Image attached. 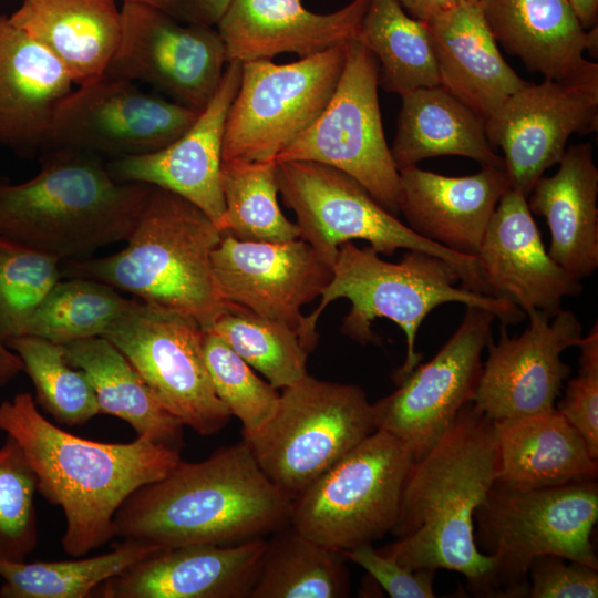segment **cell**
Returning a JSON list of instances; mask_svg holds the SVG:
<instances>
[{
	"instance_id": "ac0fdd59",
	"label": "cell",
	"mask_w": 598,
	"mask_h": 598,
	"mask_svg": "<svg viewBox=\"0 0 598 598\" xmlns=\"http://www.w3.org/2000/svg\"><path fill=\"white\" fill-rule=\"evenodd\" d=\"M529 324L516 338L501 327L499 340L489 339L473 404L491 420L550 412L571 368L561 353L577 347L582 326L577 316L560 309L554 317L534 310Z\"/></svg>"
},
{
	"instance_id": "2e32d148",
	"label": "cell",
	"mask_w": 598,
	"mask_h": 598,
	"mask_svg": "<svg viewBox=\"0 0 598 598\" xmlns=\"http://www.w3.org/2000/svg\"><path fill=\"white\" fill-rule=\"evenodd\" d=\"M496 317L468 306L450 339L427 362L419 363L398 389L372 403L377 430L399 439L413 460L424 455L473 402L482 373V353Z\"/></svg>"
},
{
	"instance_id": "603a6c76",
	"label": "cell",
	"mask_w": 598,
	"mask_h": 598,
	"mask_svg": "<svg viewBox=\"0 0 598 598\" xmlns=\"http://www.w3.org/2000/svg\"><path fill=\"white\" fill-rule=\"evenodd\" d=\"M369 0H352L330 13L308 10L302 0H231L216 24L228 62L299 59L344 44L359 35Z\"/></svg>"
},
{
	"instance_id": "7c38bea8",
	"label": "cell",
	"mask_w": 598,
	"mask_h": 598,
	"mask_svg": "<svg viewBox=\"0 0 598 598\" xmlns=\"http://www.w3.org/2000/svg\"><path fill=\"white\" fill-rule=\"evenodd\" d=\"M347 43L286 64L241 63L225 124L223 161H274L329 102L344 65Z\"/></svg>"
},
{
	"instance_id": "484cf974",
	"label": "cell",
	"mask_w": 598,
	"mask_h": 598,
	"mask_svg": "<svg viewBox=\"0 0 598 598\" xmlns=\"http://www.w3.org/2000/svg\"><path fill=\"white\" fill-rule=\"evenodd\" d=\"M440 85L484 121L529 82L503 58L480 1L426 21Z\"/></svg>"
},
{
	"instance_id": "f35d334b",
	"label": "cell",
	"mask_w": 598,
	"mask_h": 598,
	"mask_svg": "<svg viewBox=\"0 0 598 598\" xmlns=\"http://www.w3.org/2000/svg\"><path fill=\"white\" fill-rule=\"evenodd\" d=\"M6 344L21 359L35 389V403L55 421L80 426L101 414L92 384L68 362L62 344L34 336L12 338Z\"/></svg>"
},
{
	"instance_id": "cb8c5ba5",
	"label": "cell",
	"mask_w": 598,
	"mask_h": 598,
	"mask_svg": "<svg viewBox=\"0 0 598 598\" xmlns=\"http://www.w3.org/2000/svg\"><path fill=\"white\" fill-rule=\"evenodd\" d=\"M399 173V212L408 227L448 250L475 257L509 188L505 169L482 166L472 175L445 176L411 166Z\"/></svg>"
},
{
	"instance_id": "1f68e13d",
	"label": "cell",
	"mask_w": 598,
	"mask_h": 598,
	"mask_svg": "<svg viewBox=\"0 0 598 598\" xmlns=\"http://www.w3.org/2000/svg\"><path fill=\"white\" fill-rule=\"evenodd\" d=\"M62 346L68 362L87 377L102 414L124 420L138 436L181 451L184 425L163 408L136 369L110 340L93 337Z\"/></svg>"
},
{
	"instance_id": "ba28073f",
	"label": "cell",
	"mask_w": 598,
	"mask_h": 598,
	"mask_svg": "<svg viewBox=\"0 0 598 598\" xmlns=\"http://www.w3.org/2000/svg\"><path fill=\"white\" fill-rule=\"evenodd\" d=\"M276 176L283 204L296 215L300 238L331 268L341 244L361 239L383 255L406 249L440 257L457 270L464 289L489 295L476 257L415 234L346 173L315 162L292 161L277 163Z\"/></svg>"
},
{
	"instance_id": "ffe728a7",
	"label": "cell",
	"mask_w": 598,
	"mask_h": 598,
	"mask_svg": "<svg viewBox=\"0 0 598 598\" xmlns=\"http://www.w3.org/2000/svg\"><path fill=\"white\" fill-rule=\"evenodd\" d=\"M240 73L241 63L228 62L215 94L179 137L158 151L106 162L112 177L175 193L218 227L225 213L220 174L225 124Z\"/></svg>"
},
{
	"instance_id": "e575fe53",
	"label": "cell",
	"mask_w": 598,
	"mask_h": 598,
	"mask_svg": "<svg viewBox=\"0 0 598 598\" xmlns=\"http://www.w3.org/2000/svg\"><path fill=\"white\" fill-rule=\"evenodd\" d=\"M162 550L153 545L122 542L114 550L63 561L0 560V598H86L106 579Z\"/></svg>"
},
{
	"instance_id": "4dcf8cb0",
	"label": "cell",
	"mask_w": 598,
	"mask_h": 598,
	"mask_svg": "<svg viewBox=\"0 0 598 598\" xmlns=\"http://www.w3.org/2000/svg\"><path fill=\"white\" fill-rule=\"evenodd\" d=\"M401 100L390 147L399 171L446 155L504 168L503 157L487 140L485 121L442 85L416 89Z\"/></svg>"
},
{
	"instance_id": "7a4b0ae2",
	"label": "cell",
	"mask_w": 598,
	"mask_h": 598,
	"mask_svg": "<svg viewBox=\"0 0 598 598\" xmlns=\"http://www.w3.org/2000/svg\"><path fill=\"white\" fill-rule=\"evenodd\" d=\"M0 430L24 453L37 476V492L62 508V548L75 558L113 539V519L123 502L165 477L181 461V451L147 436L104 443L65 432L39 412L28 392L0 403Z\"/></svg>"
},
{
	"instance_id": "5b68a950",
	"label": "cell",
	"mask_w": 598,
	"mask_h": 598,
	"mask_svg": "<svg viewBox=\"0 0 598 598\" xmlns=\"http://www.w3.org/2000/svg\"><path fill=\"white\" fill-rule=\"evenodd\" d=\"M223 235L194 204L151 186L126 246L106 257L63 260L61 277L104 282L208 329L234 305L219 296L212 274Z\"/></svg>"
},
{
	"instance_id": "b9f144b4",
	"label": "cell",
	"mask_w": 598,
	"mask_h": 598,
	"mask_svg": "<svg viewBox=\"0 0 598 598\" xmlns=\"http://www.w3.org/2000/svg\"><path fill=\"white\" fill-rule=\"evenodd\" d=\"M37 476L18 443L0 447V560L24 561L38 543Z\"/></svg>"
},
{
	"instance_id": "d590c367",
	"label": "cell",
	"mask_w": 598,
	"mask_h": 598,
	"mask_svg": "<svg viewBox=\"0 0 598 598\" xmlns=\"http://www.w3.org/2000/svg\"><path fill=\"white\" fill-rule=\"evenodd\" d=\"M276 171L274 161L221 162L225 213L218 228L223 234L246 241L281 243L300 238L297 224L279 206Z\"/></svg>"
},
{
	"instance_id": "5bb4252c",
	"label": "cell",
	"mask_w": 598,
	"mask_h": 598,
	"mask_svg": "<svg viewBox=\"0 0 598 598\" xmlns=\"http://www.w3.org/2000/svg\"><path fill=\"white\" fill-rule=\"evenodd\" d=\"M199 113L104 74L61 100L43 151H75L105 162L138 156L174 142Z\"/></svg>"
},
{
	"instance_id": "8992f818",
	"label": "cell",
	"mask_w": 598,
	"mask_h": 598,
	"mask_svg": "<svg viewBox=\"0 0 598 598\" xmlns=\"http://www.w3.org/2000/svg\"><path fill=\"white\" fill-rule=\"evenodd\" d=\"M372 247L340 245L332 277L316 310L305 316L300 341L310 353L318 344L317 322L328 305L340 298L351 302L341 324L342 332L361 344L379 343L372 323L385 318L404 332L406 354L394 372L399 384L421 363L416 337L423 320L442 303L457 302L491 311L502 324L516 323L525 312L515 303L457 287V270L444 259L419 250H406L398 262L382 259Z\"/></svg>"
},
{
	"instance_id": "d6986e66",
	"label": "cell",
	"mask_w": 598,
	"mask_h": 598,
	"mask_svg": "<svg viewBox=\"0 0 598 598\" xmlns=\"http://www.w3.org/2000/svg\"><path fill=\"white\" fill-rule=\"evenodd\" d=\"M212 274L225 301L286 324L300 337L301 308L321 296L332 268L301 238L246 241L224 234L212 252Z\"/></svg>"
},
{
	"instance_id": "44dd1931",
	"label": "cell",
	"mask_w": 598,
	"mask_h": 598,
	"mask_svg": "<svg viewBox=\"0 0 598 598\" xmlns=\"http://www.w3.org/2000/svg\"><path fill=\"white\" fill-rule=\"evenodd\" d=\"M476 259L489 295L554 317L563 299L582 293L581 280L546 250L527 198L508 188L487 226Z\"/></svg>"
},
{
	"instance_id": "3957f363",
	"label": "cell",
	"mask_w": 598,
	"mask_h": 598,
	"mask_svg": "<svg viewBox=\"0 0 598 598\" xmlns=\"http://www.w3.org/2000/svg\"><path fill=\"white\" fill-rule=\"evenodd\" d=\"M292 497L261 471L247 443L199 462L179 461L133 492L115 513V537L169 549L235 545L289 525Z\"/></svg>"
},
{
	"instance_id": "4fadbf2b",
	"label": "cell",
	"mask_w": 598,
	"mask_h": 598,
	"mask_svg": "<svg viewBox=\"0 0 598 598\" xmlns=\"http://www.w3.org/2000/svg\"><path fill=\"white\" fill-rule=\"evenodd\" d=\"M103 337L184 426L207 436L228 424L231 414L215 393L204 355V329L196 319L133 299Z\"/></svg>"
},
{
	"instance_id": "74e56055",
	"label": "cell",
	"mask_w": 598,
	"mask_h": 598,
	"mask_svg": "<svg viewBox=\"0 0 598 598\" xmlns=\"http://www.w3.org/2000/svg\"><path fill=\"white\" fill-rule=\"evenodd\" d=\"M204 330L224 340L277 390L291 386L308 374L309 352L298 333L286 324L234 303Z\"/></svg>"
},
{
	"instance_id": "836d02e7",
	"label": "cell",
	"mask_w": 598,
	"mask_h": 598,
	"mask_svg": "<svg viewBox=\"0 0 598 598\" xmlns=\"http://www.w3.org/2000/svg\"><path fill=\"white\" fill-rule=\"evenodd\" d=\"M349 592L343 555L287 525L266 540L249 598H342Z\"/></svg>"
},
{
	"instance_id": "277c9868",
	"label": "cell",
	"mask_w": 598,
	"mask_h": 598,
	"mask_svg": "<svg viewBox=\"0 0 598 598\" xmlns=\"http://www.w3.org/2000/svg\"><path fill=\"white\" fill-rule=\"evenodd\" d=\"M150 189L116 181L99 157L48 151L32 178H0V236L61 261L82 259L128 238Z\"/></svg>"
},
{
	"instance_id": "8fae6325",
	"label": "cell",
	"mask_w": 598,
	"mask_h": 598,
	"mask_svg": "<svg viewBox=\"0 0 598 598\" xmlns=\"http://www.w3.org/2000/svg\"><path fill=\"white\" fill-rule=\"evenodd\" d=\"M378 73L373 54L358 39L349 41L329 102L274 162H315L333 167L354 178L398 216L400 173L383 132Z\"/></svg>"
},
{
	"instance_id": "d4e9b609",
	"label": "cell",
	"mask_w": 598,
	"mask_h": 598,
	"mask_svg": "<svg viewBox=\"0 0 598 598\" xmlns=\"http://www.w3.org/2000/svg\"><path fill=\"white\" fill-rule=\"evenodd\" d=\"M72 79L44 47L0 14V146L43 151L53 113Z\"/></svg>"
},
{
	"instance_id": "30bf717a",
	"label": "cell",
	"mask_w": 598,
	"mask_h": 598,
	"mask_svg": "<svg viewBox=\"0 0 598 598\" xmlns=\"http://www.w3.org/2000/svg\"><path fill=\"white\" fill-rule=\"evenodd\" d=\"M413 461L395 436L375 430L292 499L289 525L344 551L391 532Z\"/></svg>"
},
{
	"instance_id": "ab89813d",
	"label": "cell",
	"mask_w": 598,
	"mask_h": 598,
	"mask_svg": "<svg viewBox=\"0 0 598 598\" xmlns=\"http://www.w3.org/2000/svg\"><path fill=\"white\" fill-rule=\"evenodd\" d=\"M61 260L0 236V339L21 337L61 278Z\"/></svg>"
},
{
	"instance_id": "52a82bcc",
	"label": "cell",
	"mask_w": 598,
	"mask_h": 598,
	"mask_svg": "<svg viewBox=\"0 0 598 598\" xmlns=\"http://www.w3.org/2000/svg\"><path fill=\"white\" fill-rule=\"evenodd\" d=\"M597 519L596 480L534 489L495 482L474 514L475 544L493 560L491 597H528L530 564L543 555L598 569Z\"/></svg>"
},
{
	"instance_id": "4316f807",
	"label": "cell",
	"mask_w": 598,
	"mask_h": 598,
	"mask_svg": "<svg viewBox=\"0 0 598 598\" xmlns=\"http://www.w3.org/2000/svg\"><path fill=\"white\" fill-rule=\"evenodd\" d=\"M483 14L499 44L530 72L560 80L596 62L597 25L586 30L568 0H480Z\"/></svg>"
},
{
	"instance_id": "60d3db41",
	"label": "cell",
	"mask_w": 598,
	"mask_h": 598,
	"mask_svg": "<svg viewBox=\"0 0 598 598\" xmlns=\"http://www.w3.org/2000/svg\"><path fill=\"white\" fill-rule=\"evenodd\" d=\"M203 349L215 393L243 425V439L259 432L274 416L280 394L224 340L204 330Z\"/></svg>"
},
{
	"instance_id": "83f0119b",
	"label": "cell",
	"mask_w": 598,
	"mask_h": 598,
	"mask_svg": "<svg viewBox=\"0 0 598 598\" xmlns=\"http://www.w3.org/2000/svg\"><path fill=\"white\" fill-rule=\"evenodd\" d=\"M553 176H540L527 196L532 214L545 217L549 256L579 280L598 268V167L591 143L570 145Z\"/></svg>"
},
{
	"instance_id": "c3c4849f",
	"label": "cell",
	"mask_w": 598,
	"mask_h": 598,
	"mask_svg": "<svg viewBox=\"0 0 598 598\" xmlns=\"http://www.w3.org/2000/svg\"><path fill=\"white\" fill-rule=\"evenodd\" d=\"M22 371L23 363L19 355L0 339V386L8 384Z\"/></svg>"
},
{
	"instance_id": "9c48e42d",
	"label": "cell",
	"mask_w": 598,
	"mask_h": 598,
	"mask_svg": "<svg viewBox=\"0 0 598 598\" xmlns=\"http://www.w3.org/2000/svg\"><path fill=\"white\" fill-rule=\"evenodd\" d=\"M375 430L362 388L306 374L282 389L271 420L243 440L266 476L295 498Z\"/></svg>"
},
{
	"instance_id": "6da1fadb",
	"label": "cell",
	"mask_w": 598,
	"mask_h": 598,
	"mask_svg": "<svg viewBox=\"0 0 598 598\" xmlns=\"http://www.w3.org/2000/svg\"><path fill=\"white\" fill-rule=\"evenodd\" d=\"M494 421L473 402L405 475L395 523L398 539L380 549L402 566L462 574L475 596L491 597L493 560L474 539V514L496 482Z\"/></svg>"
},
{
	"instance_id": "f546056e",
	"label": "cell",
	"mask_w": 598,
	"mask_h": 598,
	"mask_svg": "<svg viewBox=\"0 0 598 598\" xmlns=\"http://www.w3.org/2000/svg\"><path fill=\"white\" fill-rule=\"evenodd\" d=\"M494 431L499 484L534 489L597 480L598 460L556 408L546 413L495 420Z\"/></svg>"
},
{
	"instance_id": "f6af8a7d",
	"label": "cell",
	"mask_w": 598,
	"mask_h": 598,
	"mask_svg": "<svg viewBox=\"0 0 598 598\" xmlns=\"http://www.w3.org/2000/svg\"><path fill=\"white\" fill-rule=\"evenodd\" d=\"M346 560H350L364 570L392 598H433L435 570L409 569L394 558L380 553L372 544H364L341 551Z\"/></svg>"
},
{
	"instance_id": "ee69618b",
	"label": "cell",
	"mask_w": 598,
	"mask_h": 598,
	"mask_svg": "<svg viewBox=\"0 0 598 598\" xmlns=\"http://www.w3.org/2000/svg\"><path fill=\"white\" fill-rule=\"evenodd\" d=\"M598 569L557 555H543L533 560L528 597L596 598Z\"/></svg>"
},
{
	"instance_id": "681fc988",
	"label": "cell",
	"mask_w": 598,
	"mask_h": 598,
	"mask_svg": "<svg viewBox=\"0 0 598 598\" xmlns=\"http://www.w3.org/2000/svg\"><path fill=\"white\" fill-rule=\"evenodd\" d=\"M582 27L598 25V0H568Z\"/></svg>"
},
{
	"instance_id": "9a60e30c",
	"label": "cell",
	"mask_w": 598,
	"mask_h": 598,
	"mask_svg": "<svg viewBox=\"0 0 598 598\" xmlns=\"http://www.w3.org/2000/svg\"><path fill=\"white\" fill-rule=\"evenodd\" d=\"M598 127V63L576 75L528 83L485 121L503 152L509 188L527 198L537 179L561 159L569 137Z\"/></svg>"
},
{
	"instance_id": "7dc6e473",
	"label": "cell",
	"mask_w": 598,
	"mask_h": 598,
	"mask_svg": "<svg viewBox=\"0 0 598 598\" xmlns=\"http://www.w3.org/2000/svg\"><path fill=\"white\" fill-rule=\"evenodd\" d=\"M480 0H399L405 12L420 21H429L458 6Z\"/></svg>"
},
{
	"instance_id": "f1b7e54d",
	"label": "cell",
	"mask_w": 598,
	"mask_h": 598,
	"mask_svg": "<svg viewBox=\"0 0 598 598\" xmlns=\"http://www.w3.org/2000/svg\"><path fill=\"white\" fill-rule=\"evenodd\" d=\"M9 19L54 55L76 86L105 74L121 37L114 0H23Z\"/></svg>"
},
{
	"instance_id": "7bdbcfd3",
	"label": "cell",
	"mask_w": 598,
	"mask_h": 598,
	"mask_svg": "<svg viewBox=\"0 0 598 598\" xmlns=\"http://www.w3.org/2000/svg\"><path fill=\"white\" fill-rule=\"evenodd\" d=\"M579 371L567 383L564 398L555 406L578 431L595 460H598V324L581 337Z\"/></svg>"
},
{
	"instance_id": "e0dca14e",
	"label": "cell",
	"mask_w": 598,
	"mask_h": 598,
	"mask_svg": "<svg viewBox=\"0 0 598 598\" xmlns=\"http://www.w3.org/2000/svg\"><path fill=\"white\" fill-rule=\"evenodd\" d=\"M227 64L216 27L182 23L147 6L123 1L121 37L105 74L143 82L173 102L202 111Z\"/></svg>"
},
{
	"instance_id": "bcb514c9",
	"label": "cell",
	"mask_w": 598,
	"mask_h": 598,
	"mask_svg": "<svg viewBox=\"0 0 598 598\" xmlns=\"http://www.w3.org/2000/svg\"><path fill=\"white\" fill-rule=\"evenodd\" d=\"M158 10L186 24L216 27L231 0H123Z\"/></svg>"
},
{
	"instance_id": "d6a6232c",
	"label": "cell",
	"mask_w": 598,
	"mask_h": 598,
	"mask_svg": "<svg viewBox=\"0 0 598 598\" xmlns=\"http://www.w3.org/2000/svg\"><path fill=\"white\" fill-rule=\"evenodd\" d=\"M378 62V83L400 96L440 85L426 22L409 16L399 0H369L357 38Z\"/></svg>"
},
{
	"instance_id": "8d00e7d4",
	"label": "cell",
	"mask_w": 598,
	"mask_h": 598,
	"mask_svg": "<svg viewBox=\"0 0 598 598\" xmlns=\"http://www.w3.org/2000/svg\"><path fill=\"white\" fill-rule=\"evenodd\" d=\"M132 302L94 279L59 280L29 318L23 336L58 344L103 337Z\"/></svg>"
},
{
	"instance_id": "7402d4cb",
	"label": "cell",
	"mask_w": 598,
	"mask_h": 598,
	"mask_svg": "<svg viewBox=\"0 0 598 598\" xmlns=\"http://www.w3.org/2000/svg\"><path fill=\"white\" fill-rule=\"evenodd\" d=\"M266 539L162 549L106 579L103 598H249Z\"/></svg>"
}]
</instances>
